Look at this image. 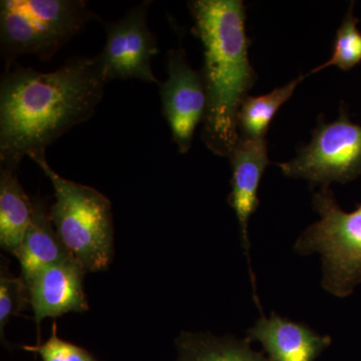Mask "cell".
<instances>
[{"label":"cell","mask_w":361,"mask_h":361,"mask_svg":"<svg viewBox=\"0 0 361 361\" xmlns=\"http://www.w3.org/2000/svg\"><path fill=\"white\" fill-rule=\"evenodd\" d=\"M312 204L320 219L301 234L294 249L300 255L320 254L323 288L344 298L361 282V204L345 212L329 187L313 195Z\"/></svg>","instance_id":"cell-5"},{"label":"cell","mask_w":361,"mask_h":361,"mask_svg":"<svg viewBox=\"0 0 361 361\" xmlns=\"http://www.w3.org/2000/svg\"><path fill=\"white\" fill-rule=\"evenodd\" d=\"M151 1H142L116 21L104 23L106 42L94 56L106 84L115 80H139L160 85L152 61L158 54L156 35L149 30Z\"/></svg>","instance_id":"cell-7"},{"label":"cell","mask_w":361,"mask_h":361,"mask_svg":"<svg viewBox=\"0 0 361 361\" xmlns=\"http://www.w3.org/2000/svg\"><path fill=\"white\" fill-rule=\"evenodd\" d=\"M232 167L231 193L228 202L236 214L241 233L242 245L248 258L249 272L254 288L256 305L260 304L256 292L255 275L251 267L249 255L248 225L251 216L259 206L258 190L266 168L269 165L267 142L265 137L249 139L240 137L236 148L230 156Z\"/></svg>","instance_id":"cell-9"},{"label":"cell","mask_w":361,"mask_h":361,"mask_svg":"<svg viewBox=\"0 0 361 361\" xmlns=\"http://www.w3.org/2000/svg\"><path fill=\"white\" fill-rule=\"evenodd\" d=\"M358 20L353 16V4L349 7L345 18L336 32L331 58L317 66L311 73L337 66L341 71H350L361 63V32L357 28Z\"/></svg>","instance_id":"cell-16"},{"label":"cell","mask_w":361,"mask_h":361,"mask_svg":"<svg viewBox=\"0 0 361 361\" xmlns=\"http://www.w3.org/2000/svg\"><path fill=\"white\" fill-rule=\"evenodd\" d=\"M166 70L167 80L159 85L164 116L180 153L186 154L205 116V85L202 73L188 63L182 49L169 51Z\"/></svg>","instance_id":"cell-8"},{"label":"cell","mask_w":361,"mask_h":361,"mask_svg":"<svg viewBox=\"0 0 361 361\" xmlns=\"http://www.w3.org/2000/svg\"><path fill=\"white\" fill-rule=\"evenodd\" d=\"M303 78L304 75H299L283 87H276L263 96H247L242 102L238 114V129L241 130L240 137L249 139L265 137L273 118L283 104L290 99Z\"/></svg>","instance_id":"cell-15"},{"label":"cell","mask_w":361,"mask_h":361,"mask_svg":"<svg viewBox=\"0 0 361 361\" xmlns=\"http://www.w3.org/2000/svg\"><path fill=\"white\" fill-rule=\"evenodd\" d=\"M247 334L249 341L261 344L270 361H315L332 342L331 337L275 312L259 318Z\"/></svg>","instance_id":"cell-11"},{"label":"cell","mask_w":361,"mask_h":361,"mask_svg":"<svg viewBox=\"0 0 361 361\" xmlns=\"http://www.w3.org/2000/svg\"><path fill=\"white\" fill-rule=\"evenodd\" d=\"M85 271L73 258L49 266L28 285L37 329L45 318L89 310L84 290Z\"/></svg>","instance_id":"cell-10"},{"label":"cell","mask_w":361,"mask_h":361,"mask_svg":"<svg viewBox=\"0 0 361 361\" xmlns=\"http://www.w3.org/2000/svg\"><path fill=\"white\" fill-rule=\"evenodd\" d=\"M189 6L203 45L207 108L202 137L214 154L230 158L240 139V106L256 80L248 58L245 6L241 0H196Z\"/></svg>","instance_id":"cell-2"},{"label":"cell","mask_w":361,"mask_h":361,"mask_svg":"<svg viewBox=\"0 0 361 361\" xmlns=\"http://www.w3.org/2000/svg\"><path fill=\"white\" fill-rule=\"evenodd\" d=\"M6 268L2 267L0 276V334L4 336V330L7 322L14 315L20 314L30 302L26 292L27 286L23 278L9 274Z\"/></svg>","instance_id":"cell-17"},{"label":"cell","mask_w":361,"mask_h":361,"mask_svg":"<svg viewBox=\"0 0 361 361\" xmlns=\"http://www.w3.org/2000/svg\"><path fill=\"white\" fill-rule=\"evenodd\" d=\"M248 339L182 332L176 339V361H270L253 350Z\"/></svg>","instance_id":"cell-14"},{"label":"cell","mask_w":361,"mask_h":361,"mask_svg":"<svg viewBox=\"0 0 361 361\" xmlns=\"http://www.w3.org/2000/svg\"><path fill=\"white\" fill-rule=\"evenodd\" d=\"M94 58H75L58 70L6 68L0 84V163L18 170L20 161L94 115L104 96Z\"/></svg>","instance_id":"cell-1"},{"label":"cell","mask_w":361,"mask_h":361,"mask_svg":"<svg viewBox=\"0 0 361 361\" xmlns=\"http://www.w3.org/2000/svg\"><path fill=\"white\" fill-rule=\"evenodd\" d=\"M32 353H39L42 361H97L89 351L58 336L56 323L52 326L51 336L39 345L23 346Z\"/></svg>","instance_id":"cell-18"},{"label":"cell","mask_w":361,"mask_h":361,"mask_svg":"<svg viewBox=\"0 0 361 361\" xmlns=\"http://www.w3.org/2000/svg\"><path fill=\"white\" fill-rule=\"evenodd\" d=\"M94 16L82 0H2L0 44L6 68L27 54L49 61Z\"/></svg>","instance_id":"cell-4"},{"label":"cell","mask_w":361,"mask_h":361,"mask_svg":"<svg viewBox=\"0 0 361 361\" xmlns=\"http://www.w3.org/2000/svg\"><path fill=\"white\" fill-rule=\"evenodd\" d=\"M277 166L287 177L322 187L355 180L361 174V126L351 122L341 108L336 121L318 123L312 140L295 158Z\"/></svg>","instance_id":"cell-6"},{"label":"cell","mask_w":361,"mask_h":361,"mask_svg":"<svg viewBox=\"0 0 361 361\" xmlns=\"http://www.w3.org/2000/svg\"><path fill=\"white\" fill-rule=\"evenodd\" d=\"M33 201L21 186L16 170H0V245L16 256L32 221Z\"/></svg>","instance_id":"cell-13"},{"label":"cell","mask_w":361,"mask_h":361,"mask_svg":"<svg viewBox=\"0 0 361 361\" xmlns=\"http://www.w3.org/2000/svg\"><path fill=\"white\" fill-rule=\"evenodd\" d=\"M27 157L51 180L56 201L49 208L59 239L85 272L104 271L114 254L111 202L94 188L59 175L47 163L45 152Z\"/></svg>","instance_id":"cell-3"},{"label":"cell","mask_w":361,"mask_h":361,"mask_svg":"<svg viewBox=\"0 0 361 361\" xmlns=\"http://www.w3.org/2000/svg\"><path fill=\"white\" fill-rule=\"evenodd\" d=\"M33 213L16 257L26 286L49 266L73 258L59 239L44 199L33 198Z\"/></svg>","instance_id":"cell-12"}]
</instances>
